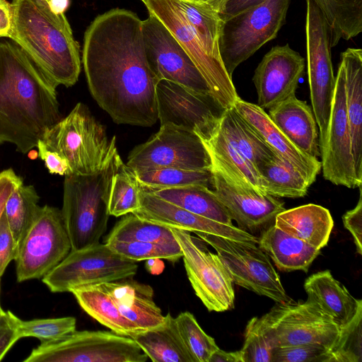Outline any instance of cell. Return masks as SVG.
Wrapping results in <instances>:
<instances>
[{
  "label": "cell",
  "instance_id": "b9f144b4",
  "mask_svg": "<svg viewBox=\"0 0 362 362\" xmlns=\"http://www.w3.org/2000/svg\"><path fill=\"white\" fill-rule=\"evenodd\" d=\"M362 307L352 320L340 329L335 342L329 349L327 362H361Z\"/></svg>",
  "mask_w": 362,
  "mask_h": 362
},
{
  "label": "cell",
  "instance_id": "2e32d148",
  "mask_svg": "<svg viewBox=\"0 0 362 362\" xmlns=\"http://www.w3.org/2000/svg\"><path fill=\"white\" fill-rule=\"evenodd\" d=\"M160 125L171 124L196 134L204 142L217 130L224 109L211 94H203L160 79L156 87Z\"/></svg>",
  "mask_w": 362,
  "mask_h": 362
},
{
  "label": "cell",
  "instance_id": "ba28073f",
  "mask_svg": "<svg viewBox=\"0 0 362 362\" xmlns=\"http://www.w3.org/2000/svg\"><path fill=\"white\" fill-rule=\"evenodd\" d=\"M259 320L273 348L319 344L329 349L340 332L334 320L310 298L276 303Z\"/></svg>",
  "mask_w": 362,
  "mask_h": 362
},
{
  "label": "cell",
  "instance_id": "3957f363",
  "mask_svg": "<svg viewBox=\"0 0 362 362\" xmlns=\"http://www.w3.org/2000/svg\"><path fill=\"white\" fill-rule=\"evenodd\" d=\"M12 39L55 86L74 85L81 72L80 49L64 13L45 0H13Z\"/></svg>",
  "mask_w": 362,
  "mask_h": 362
},
{
  "label": "cell",
  "instance_id": "ab89813d",
  "mask_svg": "<svg viewBox=\"0 0 362 362\" xmlns=\"http://www.w3.org/2000/svg\"><path fill=\"white\" fill-rule=\"evenodd\" d=\"M139 189L135 175L122 163L112 182L110 215L119 217L136 211L140 207Z\"/></svg>",
  "mask_w": 362,
  "mask_h": 362
},
{
  "label": "cell",
  "instance_id": "7402d4cb",
  "mask_svg": "<svg viewBox=\"0 0 362 362\" xmlns=\"http://www.w3.org/2000/svg\"><path fill=\"white\" fill-rule=\"evenodd\" d=\"M233 107L257 132L268 146L282 159L298 168L313 184L321 170V162L298 148L277 127L265 110L240 98Z\"/></svg>",
  "mask_w": 362,
  "mask_h": 362
},
{
  "label": "cell",
  "instance_id": "9a60e30c",
  "mask_svg": "<svg viewBox=\"0 0 362 362\" xmlns=\"http://www.w3.org/2000/svg\"><path fill=\"white\" fill-rule=\"evenodd\" d=\"M149 13L153 14L178 41L206 81L212 96L224 108L233 106L240 98L221 62L205 51L197 34L188 23L175 0H142Z\"/></svg>",
  "mask_w": 362,
  "mask_h": 362
},
{
  "label": "cell",
  "instance_id": "484cf974",
  "mask_svg": "<svg viewBox=\"0 0 362 362\" xmlns=\"http://www.w3.org/2000/svg\"><path fill=\"white\" fill-rule=\"evenodd\" d=\"M308 298L313 300L340 327L347 325L362 307L329 270L310 275L304 283Z\"/></svg>",
  "mask_w": 362,
  "mask_h": 362
},
{
  "label": "cell",
  "instance_id": "9f6ffc18",
  "mask_svg": "<svg viewBox=\"0 0 362 362\" xmlns=\"http://www.w3.org/2000/svg\"><path fill=\"white\" fill-rule=\"evenodd\" d=\"M220 13L228 0H194Z\"/></svg>",
  "mask_w": 362,
  "mask_h": 362
},
{
  "label": "cell",
  "instance_id": "7a4b0ae2",
  "mask_svg": "<svg viewBox=\"0 0 362 362\" xmlns=\"http://www.w3.org/2000/svg\"><path fill=\"white\" fill-rule=\"evenodd\" d=\"M56 88L16 43L0 42V144L37 146L62 119Z\"/></svg>",
  "mask_w": 362,
  "mask_h": 362
},
{
  "label": "cell",
  "instance_id": "8fae6325",
  "mask_svg": "<svg viewBox=\"0 0 362 362\" xmlns=\"http://www.w3.org/2000/svg\"><path fill=\"white\" fill-rule=\"evenodd\" d=\"M194 233L216 250L234 284L276 303L290 299L269 256L257 244Z\"/></svg>",
  "mask_w": 362,
  "mask_h": 362
},
{
  "label": "cell",
  "instance_id": "60d3db41",
  "mask_svg": "<svg viewBox=\"0 0 362 362\" xmlns=\"http://www.w3.org/2000/svg\"><path fill=\"white\" fill-rule=\"evenodd\" d=\"M175 320L180 335L195 362H209L218 348L214 339L202 329L193 314L188 311L180 313Z\"/></svg>",
  "mask_w": 362,
  "mask_h": 362
},
{
  "label": "cell",
  "instance_id": "603a6c76",
  "mask_svg": "<svg viewBox=\"0 0 362 362\" xmlns=\"http://www.w3.org/2000/svg\"><path fill=\"white\" fill-rule=\"evenodd\" d=\"M268 115L298 148L312 157L320 156L316 120L305 101L292 95L270 108Z\"/></svg>",
  "mask_w": 362,
  "mask_h": 362
},
{
  "label": "cell",
  "instance_id": "91938a15",
  "mask_svg": "<svg viewBox=\"0 0 362 362\" xmlns=\"http://www.w3.org/2000/svg\"><path fill=\"white\" fill-rule=\"evenodd\" d=\"M47 3H49L51 0H45Z\"/></svg>",
  "mask_w": 362,
  "mask_h": 362
},
{
  "label": "cell",
  "instance_id": "1f68e13d",
  "mask_svg": "<svg viewBox=\"0 0 362 362\" xmlns=\"http://www.w3.org/2000/svg\"><path fill=\"white\" fill-rule=\"evenodd\" d=\"M204 143L211 156L213 167L221 170L236 183L266 194L257 170L228 141L218 129Z\"/></svg>",
  "mask_w": 362,
  "mask_h": 362
},
{
  "label": "cell",
  "instance_id": "db71d44e",
  "mask_svg": "<svg viewBox=\"0 0 362 362\" xmlns=\"http://www.w3.org/2000/svg\"><path fill=\"white\" fill-rule=\"evenodd\" d=\"M13 33V8L6 0H0V37L11 38Z\"/></svg>",
  "mask_w": 362,
  "mask_h": 362
},
{
  "label": "cell",
  "instance_id": "836d02e7",
  "mask_svg": "<svg viewBox=\"0 0 362 362\" xmlns=\"http://www.w3.org/2000/svg\"><path fill=\"white\" fill-rule=\"evenodd\" d=\"M264 192L279 198H299L306 195L312 185L295 166L274 154L258 169Z\"/></svg>",
  "mask_w": 362,
  "mask_h": 362
},
{
  "label": "cell",
  "instance_id": "4dcf8cb0",
  "mask_svg": "<svg viewBox=\"0 0 362 362\" xmlns=\"http://www.w3.org/2000/svg\"><path fill=\"white\" fill-rule=\"evenodd\" d=\"M141 187L156 197L193 214L228 226L233 225L227 210L214 191L208 187L192 185L158 189Z\"/></svg>",
  "mask_w": 362,
  "mask_h": 362
},
{
  "label": "cell",
  "instance_id": "d4e9b609",
  "mask_svg": "<svg viewBox=\"0 0 362 362\" xmlns=\"http://www.w3.org/2000/svg\"><path fill=\"white\" fill-rule=\"evenodd\" d=\"M105 284L120 313L139 329H151L163 322L165 315L154 302L149 285L126 279Z\"/></svg>",
  "mask_w": 362,
  "mask_h": 362
},
{
  "label": "cell",
  "instance_id": "e0dca14e",
  "mask_svg": "<svg viewBox=\"0 0 362 362\" xmlns=\"http://www.w3.org/2000/svg\"><path fill=\"white\" fill-rule=\"evenodd\" d=\"M142 33L148 63L158 80L211 95L206 81L189 55L153 14L148 13V17L142 21Z\"/></svg>",
  "mask_w": 362,
  "mask_h": 362
},
{
  "label": "cell",
  "instance_id": "277c9868",
  "mask_svg": "<svg viewBox=\"0 0 362 362\" xmlns=\"http://www.w3.org/2000/svg\"><path fill=\"white\" fill-rule=\"evenodd\" d=\"M122 163L116 150L96 173L65 176L61 211L71 250L100 243L110 216L109 199L112 179Z\"/></svg>",
  "mask_w": 362,
  "mask_h": 362
},
{
  "label": "cell",
  "instance_id": "d6986e66",
  "mask_svg": "<svg viewBox=\"0 0 362 362\" xmlns=\"http://www.w3.org/2000/svg\"><path fill=\"white\" fill-rule=\"evenodd\" d=\"M211 170L212 190L238 228L250 233L266 229L286 209L277 197L238 184L216 168Z\"/></svg>",
  "mask_w": 362,
  "mask_h": 362
},
{
  "label": "cell",
  "instance_id": "4fadbf2b",
  "mask_svg": "<svg viewBox=\"0 0 362 362\" xmlns=\"http://www.w3.org/2000/svg\"><path fill=\"white\" fill-rule=\"evenodd\" d=\"M126 165L132 171L163 168L208 170L212 161L204 141L194 132L171 125L160 129L129 153Z\"/></svg>",
  "mask_w": 362,
  "mask_h": 362
},
{
  "label": "cell",
  "instance_id": "680465c9",
  "mask_svg": "<svg viewBox=\"0 0 362 362\" xmlns=\"http://www.w3.org/2000/svg\"><path fill=\"white\" fill-rule=\"evenodd\" d=\"M0 280H1V278H0ZM4 310L1 308V304H0V313L3 311Z\"/></svg>",
  "mask_w": 362,
  "mask_h": 362
},
{
  "label": "cell",
  "instance_id": "ac0fdd59",
  "mask_svg": "<svg viewBox=\"0 0 362 362\" xmlns=\"http://www.w3.org/2000/svg\"><path fill=\"white\" fill-rule=\"evenodd\" d=\"M321 168L326 180L335 185L357 188L351 148V132L346 107L344 71L339 64L325 142L320 148Z\"/></svg>",
  "mask_w": 362,
  "mask_h": 362
},
{
  "label": "cell",
  "instance_id": "681fc988",
  "mask_svg": "<svg viewBox=\"0 0 362 362\" xmlns=\"http://www.w3.org/2000/svg\"><path fill=\"white\" fill-rule=\"evenodd\" d=\"M36 148L39 157L45 162L50 174L64 176L73 175L69 161L59 153L49 149L41 139L38 141Z\"/></svg>",
  "mask_w": 362,
  "mask_h": 362
},
{
  "label": "cell",
  "instance_id": "d590c367",
  "mask_svg": "<svg viewBox=\"0 0 362 362\" xmlns=\"http://www.w3.org/2000/svg\"><path fill=\"white\" fill-rule=\"evenodd\" d=\"M175 1L197 34L206 53L216 61L223 63L219 52V37L222 23L219 13L194 0Z\"/></svg>",
  "mask_w": 362,
  "mask_h": 362
},
{
  "label": "cell",
  "instance_id": "9c48e42d",
  "mask_svg": "<svg viewBox=\"0 0 362 362\" xmlns=\"http://www.w3.org/2000/svg\"><path fill=\"white\" fill-rule=\"evenodd\" d=\"M137 269L136 262L115 252L107 244L99 243L83 249L71 250L42 277V282L52 293L71 292L83 286L131 278Z\"/></svg>",
  "mask_w": 362,
  "mask_h": 362
},
{
  "label": "cell",
  "instance_id": "44dd1931",
  "mask_svg": "<svg viewBox=\"0 0 362 362\" xmlns=\"http://www.w3.org/2000/svg\"><path fill=\"white\" fill-rule=\"evenodd\" d=\"M139 188L140 207L132 214L143 219L169 228L258 244V238L238 226H228L193 214L156 197L140 185Z\"/></svg>",
  "mask_w": 362,
  "mask_h": 362
},
{
  "label": "cell",
  "instance_id": "4316f807",
  "mask_svg": "<svg viewBox=\"0 0 362 362\" xmlns=\"http://www.w3.org/2000/svg\"><path fill=\"white\" fill-rule=\"evenodd\" d=\"M274 224L288 235L321 250L329 241L334 221L327 209L308 204L285 209L276 215Z\"/></svg>",
  "mask_w": 362,
  "mask_h": 362
},
{
  "label": "cell",
  "instance_id": "30bf717a",
  "mask_svg": "<svg viewBox=\"0 0 362 362\" xmlns=\"http://www.w3.org/2000/svg\"><path fill=\"white\" fill-rule=\"evenodd\" d=\"M71 250L62 211L49 205L42 206L17 250V281L42 278Z\"/></svg>",
  "mask_w": 362,
  "mask_h": 362
},
{
  "label": "cell",
  "instance_id": "8992f818",
  "mask_svg": "<svg viewBox=\"0 0 362 362\" xmlns=\"http://www.w3.org/2000/svg\"><path fill=\"white\" fill-rule=\"evenodd\" d=\"M290 1L265 0L222 21L219 52L230 77L242 62L276 37L286 23Z\"/></svg>",
  "mask_w": 362,
  "mask_h": 362
},
{
  "label": "cell",
  "instance_id": "6da1fadb",
  "mask_svg": "<svg viewBox=\"0 0 362 362\" xmlns=\"http://www.w3.org/2000/svg\"><path fill=\"white\" fill-rule=\"evenodd\" d=\"M82 62L93 98L115 122H157L159 80L148 63L142 21L135 13L117 8L98 16L85 32Z\"/></svg>",
  "mask_w": 362,
  "mask_h": 362
},
{
  "label": "cell",
  "instance_id": "5bb4252c",
  "mask_svg": "<svg viewBox=\"0 0 362 362\" xmlns=\"http://www.w3.org/2000/svg\"><path fill=\"white\" fill-rule=\"evenodd\" d=\"M170 228L182 250L186 273L196 296L209 311L233 308V282L219 256L190 232Z\"/></svg>",
  "mask_w": 362,
  "mask_h": 362
},
{
  "label": "cell",
  "instance_id": "94428289",
  "mask_svg": "<svg viewBox=\"0 0 362 362\" xmlns=\"http://www.w3.org/2000/svg\"><path fill=\"white\" fill-rule=\"evenodd\" d=\"M141 1H142V0H141Z\"/></svg>",
  "mask_w": 362,
  "mask_h": 362
},
{
  "label": "cell",
  "instance_id": "11a10c76",
  "mask_svg": "<svg viewBox=\"0 0 362 362\" xmlns=\"http://www.w3.org/2000/svg\"><path fill=\"white\" fill-rule=\"evenodd\" d=\"M209 362H242L240 350L227 352L218 348L210 356Z\"/></svg>",
  "mask_w": 362,
  "mask_h": 362
},
{
  "label": "cell",
  "instance_id": "f907efd6",
  "mask_svg": "<svg viewBox=\"0 0 362 362\" xmlns=\"http://www.w3.org/2000/svg\"><path fill=\"white\" fill-rule=\"evenodd\" d=\"M359 188V199L356 206L347 211L342 216L344 227L351 233L356 247V251L362 255V197L361 185Z\"/></svg>",
  "mask_w": 362,
  "mask_h": 362
},
{
  "label": "cell",
  "instance_id": "f546056e",
  "mask_svg": "<svg viewBox=\"0 0 362 362\" xmlns=\"http://www.w3.org/2000/svg\"><path fill=\"white\" fill-rule=\"evenodd\" d=\"M71 293L87 314L112 332L131 337L141 329L120 313L105 283L81 286Z\"/></svg>",
  "mask_w": 362,
  "mask_h": 362
},
{
  "label": "cell",
  "instance_id": "c3c4849f",
  "mask_svg": "<svg viewBox=\"0 0 362 362\" xmlns=\"http://www.w3.org/2000/svg\"><path fill=\"white\" fill-rule=\"evenodd\" d=\"M17 247L3 211L0 218V278L11 261L14 260Z\"/></svg>",
  "mask_w": 362,
  "mask_h": 362
},
{
  "label": "cell",
  "instance_id": "f6af8a7d",
  "mask_svg": "<svg viewBox=\"0 0 362 362\" xmlns=\"http://www.w3.org/2000/svg\"><path fill=\"white\" fill-rule=\"evenodd\" d=\"M245 341L240 350L242 362H272L271 345L259 317H252L247 324Z\"/></svg>",
  "mask_w": 362,
  "mask_h": 362
},
{
  "label": "cell",
  "instance_id": "bcb514c9",
  "mask_svg": "<svg viewBox=\"0 0 362 362\" xmlns=\"http://www.w3.org/2000/svg\"><path fill=\"white\" fill-rule=\"evenodd\" d=\"M329 348L319 344H303L273 349L272 362H327Z\"/></svg>",
  "mask_w": 362,
  "mask_h": 362
},
{
  "label": "cell",
  "instance_id": "f1b7e54d",
  "mask_svg": "<svg viewBox=\"0 0 362 362\" xmlns=\"http://www.w3.org/2000/svg\"><path fill=\"white\" fill-rule=\"evenodd\" d=\"M153 362H195L170 313L160 325L140 329L131 337Z\"/></svg>",
  "mask_w": 362,
  "mask_h": 362
},
{
  "label": "cell",
  "instance_id": "7dc6e473",
  "mask_svg": "<svg viewBox=\"0 0 362 362\" xmlns=\"http://www.w3.org/2000/svg\"><path fill=\"white\" fill-rule=\"evenodd\" d=\"M18 317L10 310L0 313V361L21 338L18 330Z\"/></svg>",
  "mask_w": 362,
  "mask_h": 362
},
{
  "label": "cell",
  "instance_id": "cb8c5ba5",
  "mask_svg": "<svg viewBox=\"0 0 362 362\" xmlns=\"http://www.w3.org/2000/svg\"><path fill=\"white\" fill-rule=\"evenodd\" d=\"M344 71L346 107L357 180L362 182V49L347 48L340 55Z\"/></svg>",
  "mask_w": 362,
  "mask_h": 362
},
{
  "label": "cell",
  "instance_id": "816d5d0a",
  "mask_svg": "<svg viewBox=\"0 0 362 362\" xmlns=\"http://www.w3.org/2000/svg\"><path fill=\"white\" fill-rule=\"evenodd\" d=\"M22 183H23L22 178L17 175L12 168L0 173V218L8 196L17 186Z\"/></svg>",
  "mask_w": 362,
  "mask_h": 362
},
{
  "label": "cell",
  "instance_id": "8d00e7d4",
  "mask_svg": "<svg viewBox=\"0 0 362 362\" xmlns=\"http://www.w3.org/2000/svg\"><path fill=\"white\" fill-rule=\"evenodd\" d=\"M39 200L34 186L22 183L11 192L6 202L4 212L17 250L41 209Z\"/></svg>",
  "mask_w": 362,
  "mask_h": 362
},
{
  "label": "cell",
  "instance_id": "5b68a950",
  "mask_svg": "<svg viewBox=\"0 0 362 362\" xmlns=\"http://www.w3.org/2000/svg\"><path fill=\"white\" fill-rule=\"evenodd\" d=\"M41 140L69 161L73 175L96 173L117 150L115 136L109 139L105 127L81 103L51 127Z\"/></svg>",
  "mask_w": 362,
  "mask_h": 362
},
{
  "label": "cell",
  "instance_id": "ffe728a7",
  "mask_svg": "<svg viewBox=\"0 0 362 362\" xmlns=\"http://www.w3.org/2000/svg\"><path fill=\"white\" fill-rule=\"evenodd\" d=\"M305 66V59L288 44L273 47L263 57L252 78L257 105L269 110L296 95Z\"/></svg>",
  "mask_w": 362,
  "mask_h": 362
},
{
  "label": "cell",
  "instance_id": "e575fe53",
  "mask_svg": "<svg viewBox=\"0 0 362 362\" xmlns=\"http://www.w3.org/2000/svg\"><path fill=\"white\" fill-rule=\"evenodd\" d=\"M329 27L330 47L362 32V0H313Z\"/></svg>",
  "mask_w": 362,
  "mask_h": 362
},
{
  "label": "cell",
  "instance_id": "ee69618b",
  "mask_svg": "<svg viewBox=\"0 0 362 362\" xmlns=\"http://www.w3.org/2000/svg\"><path fill=\"white\" fill-rule=\"evenodd\" d=\"M76 320L74 317L57 318L18 320L20 338L33 337L41 342L60 339L76 330Z\"/></svg>",
  "mask_w": 362,
  "mask_h": 362
},
{
  "label": "cell",
  "instance_id": "7c38bea8",
  "mask_svg": "<svg viewBox=\"0 0 362 362\" xmlns=\"http://www.w3.org/2000/svg\"><path fill=\"white\" fill-rule=\"evenodd\" d=\"M306 49L312 110L320 130L319 146L325 144L335 89L329 27L313 0H306Z\"/></svg>",
  "mask_w": 362,
  "mask_h": 362
},
{
  "label": "cell",
  "instance_id": "6f0895ef",
  "mask_svg": "<svg viewBox=\"0 0 362 362\" xmlns=\"http://www.w3.org/2000/svg\"><path fill=\"white\" fill-rule=\"evenodd\" d=\"M47 4L54 12L64 13L69 6V0H51Z\"/></svg>",
  "mask_w": 362,
  "mask_h": 362
},
{
  "label": "cell",
  "instance_id": "f35d334b",
  "mask_svg": "<svg viewBox=\"0 0 362 362\" xmlns=\"http://www.w3.org/2000/svg\"><path fill=\"white\" fill-rule=\"evenodd\" d=\"M139 185L148 189L200 185L213 187V172L208 170H187L163 168L134 172Z\"/></svg>",
  "mask_w": 362,
  "mask_h": 362
},
{
  "label": "cell",
  "instance_id": "74e56055",
  "mask_svg": "<svg viewBox=\"0 0 362 362\" xmlns=\"http://www.w3.org/2000/svg\"><path fill=\"white\" fill-rule=\"evenodd\" d=\"M110 241H139L180 247L170 228L143 219L132 213L126 214L107 235Z\"/></svg>",
  "mask_w": 362,
  "mask_h": 362
},
{
  "label": "cell",
  "instance_id": "52a82bcc",
  "mask_svg": "<svg viewBox=\"0 0 362 362\" xmlns=\"http://www.w3.org/2000/svg\"><path fill=\"white\" fill-rule=\"evenodd\" d=\"M147 355L131 337L107 331H76L41 342L24 362H145Z\"/></svg>",
  "mask_w": 362,
  "mask_h": 362
},
{
  "label": "cell",
  "instance_id": "83f0119b",
  "mask_svg": "<svg viewBox=\"0 0 362 362\" xmlns=\"http://www.w3.org/2000/svg\"><path fill=\"white\" fill-rule=\"evenodd\" d=\"M258 246L281 271L307 272L320 250L285 233L274 223L258 238Z\"/></svg>",
  "mask_w": 362,
  "mask_h": 362
},
{
  "label": "cell",
  "instance_id": "d6a6232c",
  "mask_svg": "<svg viewBox=\"0 0 362 362\" xmlns=\"http://www.w3.org/2000/svg\"><path fill=\"white\" fill-rule=\"evenodd\" d=\"M218 129L257 171L276 154L233 106L225 110Z\"/></svg>",
  "mask_w": 362,
  "mask_h": 362
},
{
  "label": "cell",
  "instance_id": "7bdbcfd3",
  "mask_svg": "<svg viewBox=\"0 0 362 362\" xmlns=\"http://www.w3.org/2000/svg\"><path fill=\"white\" fill-rule=\"evenodd\" d=\"M105 244L115 252L136 262L151 259H165L175 262L182 257L180 247H172L151 243L110 241Z\"/></svg>",
  "mask_w": 362,
  "mask_h": 362
},
{
  "label": "cell",
  "instance_id": "f5cc1de1",
  "mask_svg": "<svg viewBox=\"0 0 362 362\" xmlns=\"http://www.w3.org/2000/svg\"><path fill=\"white\" fill-rule=\"evenodd\" d=\"M265 0H228L223 11L219 13L222 21L227 20L238 13L252 8Z\"/></svg>",
  "mask_w": 362,
  "mask_h": 362
}]
</instances>
